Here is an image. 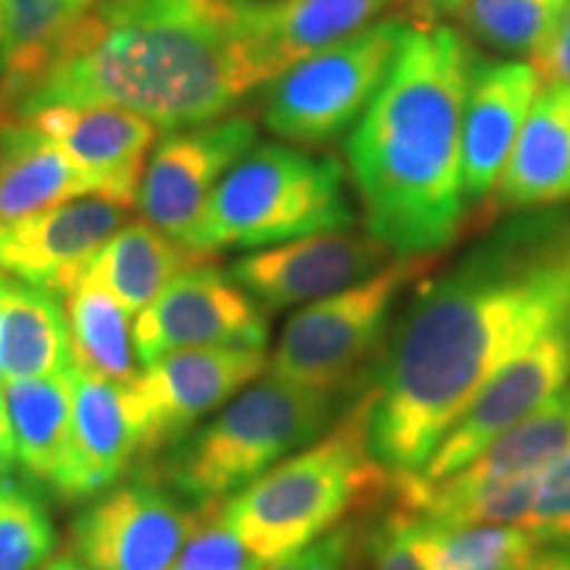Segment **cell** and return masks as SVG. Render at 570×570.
I'll use <instances>...</instances> for the list:
<instances>
[{
    "label": "cell",
    "mask_w": 570,
    "mask_h": 570,
    "mask_svg": "<svg viewBox=\"0 0 570 570\" xmlns=\"http://www.w3.org/2000/svg\"><path fill=\"white\" fill-rule=\"evenodd\" d=\"M570 317V204L512 214L391 323L370 370V452L415 475L483 383Z\"/></svg>",
    "instance_id": "6da1fadb"
},
{
    "label": "cell",
    "mask_w": 570,
    "mask_h": 570,
    "mask_svg": "<svg viewBox=\"0 0 570 570\" xmlns=\"http://www.w3.org/2000/svg\"><path fill=\"white\" fill-rule=\"evenodd\" d=\"M265 69L248 0H90L27 90L0 114L109 104L183 130L230 117Z\"/></svg>",
    "instance_id": "7a4b0ae2"
},
{
    "label": "cell",
    "mask_w": 570,
    "mask_h": 570,
    "mask_svg": "<svg viewBox=\"0 0 570 570\" xmlns=\"http://www.w3.org/2000/svg\"><path fill=\"white\" fill-rule=\"evenodd\" d=\"M475 53L449 24L412 27L346 140L362 217L396 256H433L465 219L462 109Z\"/></svg>",
    "instance_id": "3957f363"
},
{
    "label": "cell",
    "mask_w": 570,
    "mask_h": 570,
    "mask_svg": "<svg viewBox=\"0 0 570 570\" xmlns=\"http://www.w3.org/2000/svg\"><path fill=\"white\" fill-rule=\"evenodd\" d=\"M367 412L362 391L317 444L277 462L223 504L219 515L256 560L273 566L291 558L381 494L391 475L370 452Z\"/></svg>",
    "instance_id": "277c9868"
},
{
    "label": "cell",
    "mask_w": 570,
    "mask_h": 570,
    "mask_svg": "<svg viewBox=\"0 0 570 570\" xmlns=\"http://www.w3.org/2000/svg\"><path fill=\"white\" fill-rule=\"evenodd\" d=\"M344 399L269 375L246 386L209 423L164 449L156 479L202 508H217L283 458L325 436Z\"/></svg>",
    "instance_id": "5b68a950"
},
{
    "label": "cell",
    "mask_w": 570,
    "mask_h": 570,
    "mask_svg": "<svg viewBox=\"0 0 570 570\" xmlns=\"http://www.w3.org/2000/svg\"><path fill=\"white\" fill-rule=\"evenodd\" d=\"M356 223L344 164L302 146L262 142L217 183L188 246L269 248Z\"/></svg>",
    "instance_id": "8992f818"
},
{
    "label": "cell",
    "mask_w": 570,
    "mask_h": 570,
    "mask_svg": "<svg viewBox=\"0 0 570 570\" xmlns=\"http://www.w3.org/2000/svg\"><path fill=\"white\" fill-rule=\"evenodd\" d=\"M433 267V256H394L367 281L317 298L288 317L269 370L281 381L344 394L370 377L399 296Z\"/></svg>",
    "instance_id": "52a82bcc"
},
{
    "label": "cell",
    "mask_w": 570,
    "mask_h": 570,
    "mask_svg": "<svg viewBox=\"0 0 570 570\" xmlns=\"http://www.w3.org/2000/svg\"><path fill=\"white\" fill-rule=\"evenodd\" d=\"M407 30L410 21L389 17L296 61L265 85L262 122L302 148L346 135L386 82Z\"/></svg>",
    "instance_id": "ba28073f"
},
{
    "label": "cell",
    "mask_w": 570,
    "mask_h": 570,
    "mask_svg": "<svg viewBox=\"0 0 570 570\" xmlns=\"http://www.w3.org/2000/svg\"><path fill=\"white\" fill-rule=\"evenodd\" d=\"M267 367L265 348L248 346L185 348L140 367L122 386L138 458L161 454L177 444L206 415L223 410L225 402L252 386Z\"/></svg>",
    "instance_id": "9c48e42d"
},
{
    "label": "cell",
    "mask_w": 570,
    "mask_h": 570,
    "mask_svg": "<svg viewBox=\"0 0 570 570\" xmlns=\"http://www.w3.org/2000/svg\"><path fill=\"white\" fill-rule=\"evenodd\" d=\"M217 508L190 502L156 475L111 487L75 518L71 550L90 570H169Z\"/></svg>",
    "instance_id": "30bf717a"
},
{
    "label": "cell",
    "mask_w": 570,
    "mask_h": 570,
    "mask_svg": "<svg viewBox=\"0 0 570 570\" xmlns=\"http://www.w3.org/2000/svg\"><path fill=\"white\" fill-rule=\"evenodd\" d=\"M267 312L212 262L177 275L135 320L132 346L138 365L185 348H265Z\"/></svg>",
    "instance_id": "8fae6325"
},
{
    "label": "cell",
    "mask_w": 570,
    "mask_h": 570,
    "mask_svg": "<svg viewBox=\"0 0 570 570\" xmlns=\"http://www.w3.org/2000/svg\"><path fill=\"white\" fill-rule=\"evenodd\" d=\"M259 127L252 114L183 127L159 140L138 188L146 223L188 244L217 183L252 151Z\"/></svg>",
    "instance_id": "7c38bea8"
},
{
    "label": "cell",
    "mask_w": 570,
    "mask_h": 570,
    "mask_svg": "<svg viewBox=\"0 0 570 570\" xmlns=\"http://www.w3.org/2000/svg\"><path fill=\"white\" fill-rule=\"evenodd\" d=\"M570 381V317L483 383L449 425L417 479L441 481L470 465L497 436L560 394Z\"/></svg>",
    "instance_id": "4fadbf2b"
},
{
    "label": "cell",
    "mask_w": 570,
    "mask_h": 570,
    "mask_svg": "<svg viewBox=\"0 0 570 570\" xmlns=\"http://www.w3.org/2000/svg\"><path fill=\"white\" fill-rule=\"evenodd\" d=\"M391 254L370 233L331 230L240 256L227 275L267 315H275L367 281L394 259Z\"/></svg>",
    "instance_id": "5bb4252c"
},
{
    "label": "cell",
    "mask_w": 570,
    "mask_h": 570,
    "mask_svg": "<svg viewBox=\"0 0 570 570\" xmlns=\"http://www.w3.org/2000/svg\"><path fill=\"white\" fill-rule=\"evenodd\" d=\"M130 209L82 196L0 227V273L67 296L101 248L125 227Z\"/></svg>",
    "instance_id": "9a60e30c"
},
{
    "label": "cell",
    "mask_w": 570,
    "mask_h": 570,
    "mask_svg": "<svg viewBox=\"0 0 570 570\" xmlns=\"http://www.w3.org/2000/svg\"><path fill=\"white\" fill-rule=\"evenodd\" d=\"M24 119L75 161L96 196L132 209L146 159L159 138V127L151 119L109 104H56Z\"/></svg>",
    "instance_id": "2e32d148"
},
{
    "label": "cell",
    "mask_w": 570,
    "mask_h": 570,
    "mask_svg": "<svg viewBox=\"0 0 570 570\" xmlns=\"http://www.w3.org/2000/svg\"><path fill=\"white\" fill-rule=\"evenodd\" d=\"M541 82L529 61L475 56L462 109V185L468 202L494 196Z\"/></svg>",
    "instance_id": "e0dca14e"
},
{
    "label": "cell",
    "mask_w": 570,
    "mask_h": 570,
    "mask_svg": "<svg viewBox=\"0 0 570 570\" xmlns=\"http://www.w3.org/2000/svg\"><path fill=\"white\" fill-rule=\"evenodd\" d=\"M138 458L125 389L71 365L69 444L53 491L77 502L104 494Z\"/></svg>",
    "instance_id": "ac0fdd59"
},
{
    "label": "cell",
    "mask_w": 570,
    "mask_h": 570,
    "mask_svg": "<svg viewBox=\"0 0 570 570\" xmlns=\"http://www.w3.org/2000/svg\"><path fill=\"white\" fill-rule=\"evenodd\" d=\"M570 204V85L541 88L508 167L499 177V212H533Z\"/></svg>",
    "instance_id": "d6986e66"
},
{
    "label": "cell",
    "mask_w": 570,
    "mask_h": 570,
    "mask_svg": "<svg viewBox=\"0 0 570 570\" xmlns=\"http://www.w3.org/2000/svg\"><path fill=\"white\" fill-rule=\"evenodd\" d=\"M394 0H248V32L267 82L306 56L352 38Z\"/></svg>",
    "instance_id": "ffe728a7"
},
{
    "label": "cell",
    "mask_w": 570,
    "mask_h": 570,
    "mask_svg": "<svg viewBox=\"0 0 570 570\" xmlns=\"http://www.w3.org/2000/svg\"><path fill=\"white\" fill-rule=\"evenodd\" d=\"M96 188L30 119L0 114V227L53 209Z\"/></svg>",
    "instance_id": "44dd1931"
},
{
    "label": "cell",
    "mask_w": 570,
    "mask_h": 570,
    "mask_svg": "<svg viewBox=\"0 0 570 570\" xmlns=\"http://www.w3.org/2000/svg\"><path fill=\"white\" fill-rule=\"evenodd\" d=\"M71 362L69 323L61 296L6 275L0 309V375L6 381L51 377Z\"/></svg>",
    "instance_id": "7402d4cb"
},
{
    "label": "cell",
    "mask_w": 570,
    "mask_h": 570,
    "mask_svg": "<svg viewBox=\"0 0 570 570\" xmlns=\"http://www.w3.org/2000/svg\"><path fill=\"white\" fill-rule=\"evenodd\" d=\"M212 259L214 254L198 252L183 240L169 238L146 219H138L125 225L101 248L90 275L101 281L130 315H140L177 275Z\"/></svg>",
    "instance_id": "603a6c76"
},
{
    "label": "cell",
    "mask_w": 570,
    "mask_h": 570,
    "mask_svg": "<svg viewBox=\"0 0 570 570\" xmlns=\"http://www.w3.org/2000/svg\"><path fill=\"white\" fill-rule=\"evenodd\" d=\"M17 458L35 483L53 487L69 444L71 367L51 377L3 383Z\"/></svg>",
    "instance_id": "cb8c5ba5"
},
{
    "label": "cell",
    "mask_w": 570,
    "mask_h": 570,
    "mask_svg": "<svg viewBox=\"0 0 570 570\" xmlns=\"http://www.w3.org/2000/svg\"><path fill=\"white\" fill-rule=\"evenodd\" d=\"M570 454V386L497 436L452 479L468 487L541 475ZM449 479V475H446Z\"/></svg>",
    "instance_id": "d4e9b609"
},
{
    "label": "cell",
    "mask_w": 570,
    "mask_h": 570,
    "mask_svg": "<svg viewBox=\"0 0 570 570\" xmlns=\"http://www.w3.org/2000/svg\"><path fill=\"white\" fill-rule=\"evenodd\" d=\"M67 323L75 367L127 386L138 370L130 312L90 273L67 294Z\"/></svg>",
    "instance_id": "484cf974"
},
{
    "label": "cell",
    "mask_w": 570,
    "mask_h": 570,
    "mask_svg": "<svg viewBox=\"0 0 570 570\" xmlns=\"http://www.w3.org/2000/svg\"><path fill=\"white\" fill-rule=\"evenodd\" d=\"M90 0H3L6 71L0 77V109H9L40 75L63 32Z\"/></svg>",
    "instance_id": "4316f807"
},
{
    "label": "cell",
    "mask_w": 570,
    "mask_h": 570,
    "mask_svg": "<svg viewBox=\"0 0 570 570\" xmlns=\"http://www.w3.org/2000/svg\"><path fill=\"white\" fill-rule=\"evenodd\" d=\"M420 541L428 570H520L541 547L529 531L512 525H436L425 520H420Z\"/></svg>",
    "instance_id": "83f0119b"
},
{
    "label": "cell",
    "mask_w": 570,
    "mask_h": 570,
    "mask_svg": "<svg viewBox=\"0 0 570 570\" xmlns=\"http://www.w3.org/2000/svg\"><path fill=\"white\" fill-rule=\"evenodd\" d=\"M570 0H468L458 13L462 30L504 56H531Z\"/></svg>",
    "instance_id": "f1b7e54d"
},
{
    "label": "cell",
    "mask_w": 570,
    "mask_h": 570,
    "mask_svg": "<svg viewBox=\"0 0 570 570\" xmlns=\"http://www.w3.org/2000/svg\"><path fill=\"white\" fill-rule=\"evenodd\" d=\"M56 550V529L38 491L0 479V570H40Z\"/></svg>",
    "instance_id": "f546056e"
},
{
    "label": "cell",
    "mask_w": 570,
    "mask_h": 570,
    "mask_svg": "<svg viewBox=\"0 0 570 570\" xmlns=\"http://www.w3.org/2000/svg\"><path fill=\"white\" fill-rule=\"evenodd\" d=\"M256 562L219 510L204 520L169 570H248Z\"/></svg>",
    "instance_id": "4dcf8cb0"
},
{
    "label": "cell",
    "mask_w": 570,
    "mask_h": 570,
    "mask_svg": "<svg viewBox=\"0 0 570 570\" xmlns=\"http://www.w3.org/2000/svg\"><path fill=\"white\" fill-rule=\"evenodd\" d=\"M523 529L541 547H570V454L541 473L537 502Z\"/></svg>",
    "instance_id": "1f68e13d"
},
{
    "label": "cell",
    "mask_w": 570,
    "mask_h": 570,
    "mask_svg": "<svg viewBox=\"0 0 570 570\" xmlns=\"http://www.w3.org/2000/svg\"><path fill=\"white\" fill-rule=\"evenodd\" d=\"M375 570H428L420 541V520L410 512L396 510L383 523L377 537Z\"/></svg>",
    "instance_id": "d6a6232c"
},
{
    "label": "cell",
    "mask_w": 570,
    "mask_h": 570,
    "mask_svg": "<svg viewBox=\"0 0 570 570\" xmlns=\"http://www.w3.org/2000/svg\"><path fill=\"white\" fill-rule=\"evenodd\" d=\"M529 63L537 71L541 88L570 85V3L554 21L544 42L529 56Z\"/></svg>",
    "instance_id": "836d02e7"
},
{
    "label": "cell",
    "mask_w": 570,
    "mask_h": 570,
    "mask_svg": "<svg viewBox=\"0 0 570 570\" xmlns=\"http://www.w3.org/2000/svg\"><path fill=\"white\" fill-rule=\"evenodd\" d=\"M348 552H352V533L346 529L331 531L291 558L275 562L273 570H348Z\"/></svg>",
    "instance_id": "e575fe53"
},
{
    "label": "cell",
    "mask_w": 570,
    "mask_h": 570,
    "mask_svg": "<svg viewBox=\"0 0 570 570\" xmlns=\"http://www.w3.org/2000/svg\"><path fill=\"white\" fill-rule=\"evenodd\" d=\"M468 0H407V19L412 27H436L441 19L458 17Z\"/></svg>",
    "instance_id": "d590c367"
},
{
    "label": "cell",
    "mask_w": 570,
    "mask_h": 570,
    "mask_svg": "<svg viewBox=\"0 0 570 570\" xmlns=\"http://www.w3.org/2000/svg\"><path fill=\"white\" fill-rule=\"evenodd\" d=\"M17 441H13V431L9 423V412H6L3 396H0V479L11 475L13 465H17Z\"/></svg>",
    "instance_id": "8d00e7d4"
},
{
    "label": "cell",
    "mask_w": 570,
    "mask_h": 570,
    "mask_svg": "<svg viewBox=\"0 0 570 570\" xmlns=\"http://www.w3.org/2000/svg\"><path fill=\"white\" fill-rule=\"evenodd\" d=\"M520 570H570V547H554L550 552H537V558Z\"/></svg>",
    "instance_id": "74e56055"
},
{
    "label": "cell",
    "mask_w": 570,
    "mask_h": 570,
    "mask_svg": "<svg viewBox=\"0 0 570 570\" xmlns=\"http://www.w3.org/2000/svg\"><path fill=\"white\" fill-rule=\"evenodd\" d=\"M42 570H90L82 560H77L75 554H61V558H53L46 562Z\"/></svg>",
    "instance_id": "f35d334b"
},
{
    "label": "cell",
    "mask_w": 570,
    "mask_h": 570,
    "mask_svg": "<svg viewBox=\"0 0 570 570\" xmlns=\"http://www.w3.org/2000/svg\"><path fill=\"white\" fill-rule=\"evenodd\" d=\"M6 71V27H3V0H0V77Z\"/></svg>",
    "instance_id": "ab89813d"
},
{
    "label": "cell",
    "mask_w": 570,
    "mask_h": 570,
    "mask_svg": "<svg viewBox=\"0 0 570 570\" xmlns=\"http://www.w3.org/2000/svg\"><path fill=\"white\" fill-rule=\"evenodd\" d=\"M3 288H6V275L0 273V309H3ZM0 396H3V375H0Z\"/></svg>",
    "instance_id": "60d3db41"
},
{
    "label": "cell",
    "mask_w": 570,
    "mask_h": 570,
    "mask_svg": "<svg viewBox=\"0 0 570 570\" xmlns=\"http://www.w3.org/2000/svg\"><path fill=\"white\" fill-rule=\"evenodd\" d=\"M248 570H265V562H262V560H256V562H254V566H252V568H248Z\"/></svg>",
    "instance_id": "b9f144b4"
}]
</instances>
